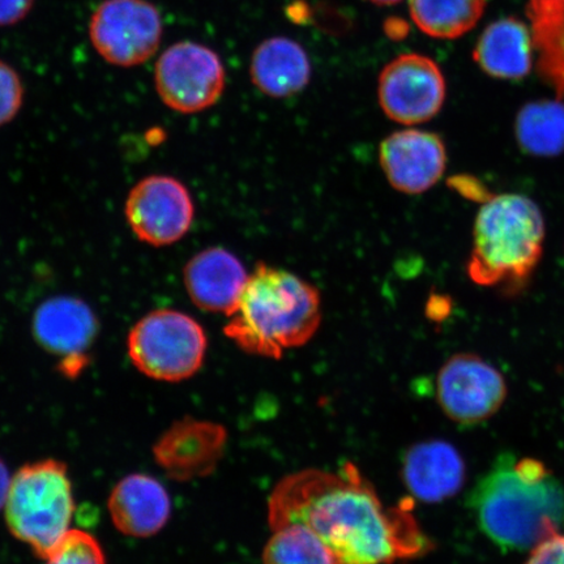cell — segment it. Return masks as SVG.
Wrapping results in <instances>:
<instances>
[{
  "mask_svg": "<svg viewBox=\"0 0 564 564\" xmlns=\"http://www.w3.org/2000/svg\"><path fill=\"white\" fill-rule=\"evenodd\" d=\"M271 529H310L337 564H392L434 549L408 506L387 507L355 464L306 469L282 478L268 500Z\"/></svg>",
  "mask_w": 564,
  "mask_h": 564,
  "instance_id": "obj_1",
  "label": "cell"
},
{
  "mask_svg": "<svg viewBox=\"0 0 564 564\" xmlns=\"http://www.w3.org/2000/svg\"><path fill=\"white\" fill-rule=\"evenodd\" d=\"M468 503L479 529L506 552L532 550L564 531V486L535 458L500 455Z\"/></svg>",
  "mask_w": 564,
  "mask_h": 564,
  "instance_id": "obj_2",
  "label": "cell"
},
{
  "mask_svg": "<svg viewBox=\"0 0 564 564\" xmlns=\"http://www.w3.org/2000/svg\"><path fill=\"white\" fill-rule=\"evenodd\" d=\"M225 335L253 356L279 359L302 347L322 322L317 289L294 273L260 263L250 274Z\"/></svg>",
  "mask_w": 564,
  "mask_h": 564,
  "instance_id": "obj_3",
  "label": "cell"
},
{
  "mask_svg": "<svg viewBox=\"0 0 564 564\" xmlns=\"http://www.w3.org/2000/svg\"><path fill=\"white\" fill-rule=\"evenodd\" d=\"M544 239L545 221L538 204L518 194L490 197L476 217L467 268L470 280L481 286L520 284L538 267Z\"/></svg>",
  "mask_w": 564,
  "mask_h": 564,
  "instance_id": "obj_4",
  "label": "cell"
},
{
  "mask_svg": "<svg viewBox=\"0 0 564 564\" xmlns=\"http://www.w3.org/2000/svg\"><path fill=\"white\" fill-rule=\"evenodd\" d=\"M74 512L73 485L65 464L32 463L12 477L4 505L7 527L42 561L70 531Z\"/></svg>",
  "mask_w": 564,
  "mask_h": 564,
  "instance_id": "obj_5",
  "label": "cell"
},
{
  "mask_svg": "<svg viewBox=\"0 0 564 564\" xmlns=\"http://www.w3.org/2000/svg\"><path fill=\"white\" fill-rule=\"evenodd\" d=\"M208 341L194 317L159 310L131 329L127 348L135 368L161 382H182L202 368Z\"/></svg>",
  "mask_w": 564,
  "mask_h": 564,
  "instance_id": "obj_6",
  "label": "cell"
},
{
  "mask_svg": "<svg viewBox=\"0 0 564 564\" xmlns=\"http://www.w3.org/2000/svg\"><path fill=\"white\" fill-rule=\"evenodd\" d=\"M91 46L112 66L143 65L158 53L164 23L150 0H104L89 20Z\"/></svg>",
  "mask_w": 564,
  "mask_h": 564,
  "instance_id": "obj_7",
  "label": "cell"
},
{
  "mask_svg": "<svg viewBox=\"0 0 564 564\" xmlns=\"http://www.w3.org/2000/svg\"><path fill=\"white\" fill-rule=\"evenodd\" d=\"M227 74L220 56L194 41L169 46L154 67V84L167 108L193 115L220 100Z\"/></svg>",
  "mask_w": 564,
  "mask_h": 564,
  "instance_id": "obj_8",
  "label": "cell"
},
{
  "mask_svg": "<svg viewBox=\"0 0 564 564\" xmlns=\"http://www.w3.org/2000/svg\"><path fill=\"white\" fill-rule=\"evenodd\" d=\"M446 94L442 69L426 55H400L388 63L379 76L380 108L400 124L432 121L442 110Z\"/></svg>",
  "mask_w": 564,
  "mask_h": 564,
  "instance_id": "obj_9",
  "label": "cell"
},
{
  "mask_svg": "<svg viewBox=\"0 0 564 564\" xmlns=\"http://www.w3.org/2000/svg\"><path fill=\"white\" fill-rule=\"evenodd\" d=\"M436 398L449 420L460 425H477L502 408L507 384L492 365L481 357L463 352L442 366L436 378Z\"/></svg>",
  "mask_w": 564,
  "mask_h": 564,
  "instance_id": "obj_10",
  "label": "cell"
},
{
  "mask_svg": "<svg viewBox=\"0 0 564 564\" xmlns=\"http://www.w3.org/2000/svg\"><path fill=\"white\" fill-rule=\"evenodd\" d=\"M194 215L192 195L172 176H148L127 197V221L140 241L148 245L178 242L192 228Z\"/></svg>",
  "mask_w": 564,
  "mask_h": 564,
  "instance_id": "obj_11",
  "label": "cell"
},
{
  "mask_svg": "<svg viewBox=\"0 0 564 564\" xmlns=\"http://www.w3.org/2000/svg\"><path fill=\"white\" fill-rule=\"evenodd\" d=\"M227 443V430L218 423L183 419L174 422L154 444V460L169 478L193 481L217 468Z\"/></svg>",
  "mask_w": 564,
  "mask_h": 564,
  "instance_id": "obj_12",
  "label": "cell"
},
{
  "mask_svg": "<svg viewBox=\"0 0 564 564\" xmlns=\"http://www.w3.org/2000/svg\"><path fill=\"white\" fill-rule=\"evenodd\" d=\"M97 317L86 302L68 295L45 301L35 310L33 335L42 348L62 358L63 372L79 373L97 336Z\"/></svg>",
  "mask_w": 564,
  "mask_h": 564,
  "instance_id": "obj_13",
  "label": "cell"
},
{
  "mask_svg": "<svg viewBox=\"0 0 564 564\" xmlns=\"http://www.w3.org/2000/svg\"><path fill=\"white\" fill-rule=\"evenodd\" d=\"M379 160L394 189L419 195L441 181L446 172L447 151L436 133L406 129L393 132L382 141Z\"/></svg>",
  "mask_w": 564,
  "mask_h": 564,
  "instance_id": "obj_14",
  "label": "cell"
},
{
  "mask_svg": "<svg viewBox=\"0 0 564 564\" xmlns=\"http://www.w3.org/2000/svg\"><path fill=\"white\" fill-rule=\"evenodd\" d=\"M401 477L413 498L423 503H441L463 489L467 467L453 444L425 441L406 451Z\"/></svg>",
  "mask_w": 564,
  "mask_h": 564,
  "instance_id": "obj_15",
  "label": "cell"
},
{
  "mask_svg": "<svg viewBox=\"0 0 564 564\" xmlns=\"http://www.w3.org/2000/svg\"><path fill=\"white\" fill-rule=\"evenodd\" d=\"M249 278L241 260L221 247L196 253L185 268L187 293L195 305L227 316L235 314Z\"/></svg>",
  "mask_w": 564,
  "mask_h": 564,
  "instance_id": "obj_16",
  "label": "cell"
},
{
  "mask_svg": "<svg viewBox=\"0 0 564 564\" xmlns=\"http://www.w3.org/2000/svg\"><path fill=\"white\" fill-rule=\"evenodd\" d=\"M109 513L119 532L147 539L167 524L172 500L156 478L130 475L121 479L109 497Z\"/></svg>",
  "mask_w": 564,
  "mask_h": 564,
  "instance_id": "obj_17",
  "label": "cell"
},
{
  "mask_svg": "<svg viewBox=\"0 0 564 564\" xmlns=\"http://www.w3.org/2000/svg\"><path fill=\"white\" fill-rule=\"evenodd\" d=\"M250 75L253 86L273 98L300 94L312 79V63L299 42L273 37L252 54Z\"/></svg>",
  "mask_w": 564,
  "mask_h": 564,
  "instance_id": "obj_18",
  "label": "cell"
},
{
  "mask_svg": "<svg viewBox=\"0 0 564 564\" xmlns=\"http://www.w3.org/2000/svg\"><path fill=\"white\" fill-rule=\"evenodd\" d=\"M474 59L484 73L492 77L523 79L532 69V34L518 19L497 20L479 37Z\"/></svg>",
  "mask_w": 564,
  "mask_h": 564,
  "instance_id": "obj_19",
  "label": "cell"
},
{
  "mask_svg": "<svg viewBox=\"0 0 564 564\" xmlns=\"http://www.w3.org/2000/svg\"><path fill=\"white\" fill-rule=\"evenodd\" d=\"M518 143L535 158H554L564 152V100L529 102L514 123Z\"/></svg>",
  "mask_w": 564,
  "mask_h": 564,
  "instance_id": "obj_20",
  "label": "cell"
},
{
  "mask_svg": "<svg viewBox=\"0 0 564 564\" xmlns=\"http://www.w3.org/2000/svg\"><path fill=\"white\" fill-rule=\"evenodd\" d=\"M486 0H409L414 24L430 37L455 40L474 30Z\"/></svg>",
  "mask_w": 564,
  "mask_h": 564,
  "instance_id": "obj_21",
  "label": "cell"
},
{
  "mask_svg": "<svg viewBox=\"0 0 564 564\" xmlns=\"http://www.w3.org/2000/svg\"><path fill=\"white\" fill-rule=\"evenodd\" d=\"M262 558L263 564H337L323 541L299 524L272 529Z\"/></svg>",
  "mask_w": 564,
  "mask_h": 564,
  "instance_id": "obj_22",
  "label": "cell"
},
{
  "mask_svg": "<svg viewBox=\"0 0 564 564\" xmlns=\"http://www.w3.org/2000/svg\"><path fill=\"white\" fill-rule=\"evenodd\" d=\"M534 39L542 52V68L564 100V7L534 26Z\"/></svg>",
  "mask_w": 564,
  "mask_h": 564,
  "instance_id": "obj_23",
  "label": "cell"
},
{
  "mask_svg": "<svg viewBox=\"0 0 564 564\" xmlns=\"http://www.w3.org/2000/svg\"><path fill=\"white\" fill-rule=\"evenodd\" d=\"M46 564H106L100 542L94 535L70 529L45 560Z\"/></svg>",
  "mask_w": 564,
  "mask_h": 564,
  "instance_id": "obj_24",
  "label": "cell"
},
{
  "mask_svg": "<svg viewBox=\"0 0 564 564\" xmlns=\"http://www.w3.org/2000/svg\"><path fill=\"white\" fill-rule=\"evenodd\" d=\"M24 100V86L18 70L0 61V126L18 116Z\"/></svg>",
  "mask_w": 564,
  "mask_h": 564,
  "instance_id": "obj_25",
  "label": "cell"
},
{
  "mask_svg": "<svg viewBox=\"0 0 564 564\" xmlns=\"http://www.w3.org/2000/svg\"><path fill=\"white\" fill-rule=\"evenodd\" d=\"M524 564H564V534H555L532 549Z\"/></svg>",
  "mask_w": 564,
  "mask_h": 564,
  "instance_id": "obj_26",
  "label": "cell"
},
{
  "mask_svg": "<svg viewBox=\"0 0 564 564\" xmlns=\"http://www.w3.org/2000/svg\"><path fill=\"white\" fill-rule=\"evenodd\" d=\"M34 0H0V26L20 23L30 15Z\"/></svg>",
  "mask_w": 564,
  "mask_h": 564,
  "instance_id": "obj_27",
  "label": "cell"
},
{
  "mask_svg": "<svg viewBox=\"0 0 564 564\" xmlns=\"http://www.w3.org/2000/svg\"><path fill=\"white\" fill-rule=\"evenodd\" d=\"M408 25L401 19H388L384 24V32L392 40H403L408 34Z\"/></svg>",
  "mask_w": 564,
  "mask_h": 564,
  "instance_id": "obj_28",
  "label": "cell"
},
{
  "mask_svg": "<svg viewBox=\"0 0 564 564\" xmlns=\"http://www.w3.org/2000/svg\"><path fill=\"white\" fill-rule=\"evenodd\" d=\"M12 477L9 468L6 467L2 458H0V510H4L7 497H9Z\"/></svg>",
  "mask_w": 564,
  "mask_h": 564,
  "instance_id": "obj_29",
  "label": "cell"
},
{
  "mask_svg": "<svg viewBox=\"0 0 564 564\" xmlns=\"http://www.w3.org/2000/svg\"><path fill=\"white\" fill-rule=\"evenodd\" d=\"M564 7V0H532V15L540 13L553 12Z\"/></svg>",
  "mask_w": 564,
  "mask_h": 564,
  "instance_id": "obj_30",
  "label": "cell"
},
{
  "mask_svg": "<svg viewBox=\"0 0 564 564\" xmlns=\"http://www.w3.org/2000/svg\"><path fill=\"white\" fill-rule=\"evenodd\" d=\"M368 2L378 4V6H393V4L400 3L401 0H368Z\"/></svg>",
  "mask_w": 564,
  "mask_h": 564,
  "instance_id": "obj_31",
  "label": "cell"
}]
</instances>
